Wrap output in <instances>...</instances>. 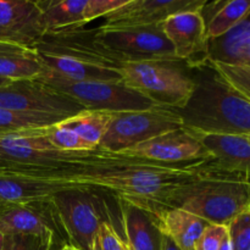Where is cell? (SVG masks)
Here are the masks:
<instances>
[{
  "instance_id": "obj_1",
  "label": "cell",
  "mask_w": 250,
  "mask_h": 250,
  "mask_svg": "<svg viewBox=\"0 0 250 250\" xmlns=\"http://www.w3.org/2000/svg\"><path fill=\"white\" fill-rule=\"evenodd\" d=\"M194 92L176 110L189 131L207 134L250 136V99L227 82L208 61L193 68Z\"/></svg>"
},
{
  "instance_id": "obj_2",
  "label": "cell",
  "mask_w": 250,
  "mask_h": 250,
  "mask_svg": "<svg viewBox=\"0 0 250 250\" xmlns=\"http://www.w3.org/2000/svg\"><path fill=\"white\" fill-rule=\"evenodd\" d=\"M164 205L190 212L208 224L229 226L250 209V181L215 170L209 163L205 175L172 190Z\"/></svg>"
},
{
  "instance_id": "obj_3",
  "label": "cell",
  "mask_w": 250,
  "mask_h": 250,
  "mask_svg": "<svg viewBox=\"0 0 250 250\" xmlns=\"http://www.w3.org/2000/svg\"><path fill=\"white\" fill-rule=\"evenodd\" d=\"M120 73L126 87L167 109H183L194 92L193 78L175 67L173 62L128 61L122 62Z\"/></svg>"
},
{
  "instance_id": "obj_4",
  "label": "cell",
  "mask_w": 250,
  "mask_h": 250,
  "mask_svg": "<svg viewBox=\"0 0 250 250\" xmlns=\"http://www.w3.org/2000/svg\"><path fill=\"white\" fill-rule=\"evenodd\" d=\"M43 128L21 129L0 133V166L56 168L62 166L88 165L103 160L106 151H59L43 133Z\"/></svg>"
},
{
  "instance_id": "obj_5",
  "label": "cell",
  "mask_w": 250,
  "mask_h": 250,
  "mask_svg": "<svg viewBox=\"0 0 250 250\" xmlns=\"http://www.w3.org/2000/svg\"><path fill=\"white\" fill-rule=\"evenodd\" d=\"M50 199L68 244L80 250H90L95 232L103 221L112 222L99 188L73 186L55 193Z\"/></svg>"
},
{
  "instance_id": "obj_6",
  "label": "cell",
  "mask_w": 250,
  "mask_h": 250,
  "mask_svg": "<svg viewBox=\"0 0 250 250\" xmlns=\"http://www.w3.org/2000/svg\"><path fill=\"white\" fill-rule=\"evenodd\" d=\"M38 81L87 110L116 114L143 111L158 106L150 99L121 82H78L60 77L46 68Z\"/></svg>"
},
{
  "instance_id": "obj_7",
  "label": "cell",
  "mask_w": 250,
  "mask_h": 250,
  "mask_svg": "<svg viewBox=\"0 0 250 250\" xmlns=\"http://www.w3.org/2000/svg\"><path fill=\"white\" fill-rule=\"evenodd\" d=\"M183 121L173 109L155 106L143 111L116 112L98 149L120 154L151 138L182 128Z\"/></svg>"
},
{
  "instance_id": "obj_8",
  "label": "cell",
  "mask_w": 250,
  "mask_h": 250,
  "mask_svg": "<svg viewBox=\"0 0 250 250\" xmlns=\"http://www.w3.org/2000/svg\"><path fill=\"white\" fill-rule=\"evenodd\" d=\"M94 37L102 49L120 62L178 61L160 24L144 28L114 29L99 27L95 29Z\"/></svg>"
},
{
  "instance_id": "obj_9",
  "label": "cell",
  "mask_w": 250,
  "mask_h": 250,
  "mask_svg": "<svg viewBox=\"0 0 250 250\" xmlns=\"http://www.w3.org/2000/svg\"><path fill=\"white\" fill-rule=\"evenodd\" d=\"M0 109L67 117L81 112V105L41 81H12L0 87Z\"/></svg>"
},
{
  "instance_id": "obj_10",
  "label": "cell",
  "mask_w": 250,
  "mask_h": 250,
  "mask_svg": "<svg viewBox=\"0 0 250 250\" xmlns=\"http://www.w3.org/2000/svg\"><path fill=\"white\" fill-rule=\"evenodd\" d=\"M51 198V197H50ZM50 198L26 203H0V233L32 234L66 241Z\"/></svg>"
},
{
  "instance_id": "obj_11",
  "label": "cell",
  "mask_w": 250,
  "mask_h": 250,
  "mask_svg": "<svg viewBox=\"0 0 250 250\" xmlns=\"http://www.w3.org/2000/svg\"><path fill=\"white\" fill-rule=\"evenodd\" d=\"M178 61H186L189 68H198L209 61V39L200 10L178 12L160 24Z\"/></svg>"
},
{
  "instance_id": "obj_12",
  "label": "cell",
  "mask_w": 250,
  "mask_h": 250,
  "mask_svg": "<svg viewBox=\"0 0 250 250\" xmlns=\"http://www.w3.org/2000/svg\"><path fill=\"white\" fill-rule=\"evenodd\" d=\"M120 155L161 164H186L211 159L194 133L185 127L132 146Z\"/></svg>"
},
{
  "instance_id": "obj_13",
  "label": "cell",
  "mask_w": 250,
  "mask_h": 250,
  "mask_svg": "<svg viewBox=\"0 0 250 250\" xmlns=\"http://www.w3.org/2000/svg\"><path fill=\"white\" fill-rule=\"evenodd\" d=\"M207 0H128L104 17L103 28H144L163 23L178 12L200 10Z\"/></svg>"
},
{
  "instance_id": "obj_14",
  "label": "cell",
  "mask_w": 250,
  "mask_h": 250,
  "mask_svg": "<svg viewBox=\"0 0 250 250\" xmlns=\"http://www.w3.org/2000/svg\"><path fill=\"white\" fill-rule=\"evenodd\" d=\"M128 0H42L37 1L45 33L84 27L124 6Z\"/></svg>"
},
{
  "instance_id": "obj_15",
  "label": "cell",
  "mask_w": 250,
  "mask_h": 250,
  "mask_svg": "<svg viewBox=\"0 0 250 250\" xmlns=\"http://www.w3.org/2000/svg\"><path fill=\"white\" fill-rule=\"evenodd\" d=\"M44 34L37 1L0 0V42L36 49Z\"/></svg>"
},
{
  "instance_id": "obj_16",
  "label": "cell",
  "mask_w": 250,
  "mask_h": 250,
  "mask_svg": "<svg viewBox=\"0 0 250 250\" xmlns=\"http://www.w3.org/2000/svg\"><path fill=\"white\" fill-rule=\"evenodd\" d=\"M190 132L209 151V163L215 170L250 181V144L246 136Z\"/></svg>"
},
{
  "instance_id": "obj_17",
  "label": "cell",
  "mask_w": 250,
  "mask_h": 250,
  "mask_svg": "<svg viewBox=\"0 0 250 250\" xmlns=\"http://www.w3.org/2000/svg\"><path fill=\"white\" fill-rule=\"evenodd\" d=\"M116 199L127 250H163L164 234L155 214L128 200Z\"/></svg>"
},
{
  "instance_id": "obj_18",
  "label": "cell",
  "mask_w": 250,
  "mask_h": 250,
  "mask_svg": "<svg viewBox=\"0 0 250 250\" xmlns=\"http://www.w3.org/2000/svg\"><path fill=\"white\" fill-rule=\"evenodd\" d=\"M155 216L164 236L168 237L180 250H195L198 239L209 225L190 212L173 208L160 210Z\"/></svg>"
},
{
  "instance_id": "obj_19",
  "label": "cell",
  "mask_w": 250,
  "mask_h": 250,
  "mask_svg": "<svg viewBox=\"0 0 250 250\" xmlns=\"http://www.w3.org/2000/svg\"><path fill=\"white\" fill-rule=\"evenodd\" d=\"M45 71L36 49L0 42V78L9 81L38 80Z\"/></svg>"
},
{
  "instance_id": "obj_20",
  "label": "cell",
  "mask_w": 250,
  "mask_h": 250,
  "mask_svg": "<svg viewBox=\"0 0 250 250\" xmlns=\"http://www.w3.org/2000/svg\"><path fill=\"white\" fill-rule=\"evenodd\" d=\"M250 10V0L207 1L200 9L209 41L220 38L233 28Z\"/></svg>"
},
{
  "instance_id": "obj_21",
  "label": "cell",
  "mask_w": 250,
  "mask_h": 250,
  "mask_svg": "<svg viewBox=\"0 0 250 250\" xmlns=\"http://www.w3.org/2000/svg\"><path fill=\"white\" fill-rule=\"evenodd\" d=\"M250 42V10L246 16L220 38L209 41V61L241 65Z\"/></svg>"
},
{
  "instance_id": "obj_22",
  "label": "cell",
  "mask_w": 250,
  "mask_h": 250,
  "mask_svg": "<svg viewBox=\"0 0 250 250\" xmlns=\"http://www.w3.org/2000/svg\"><path fill=\"white\" fill-rule=\"evenodd\" d=\"M114 116L115 112L84 109L73 116L62 120V122L65 126L76 132L90 149L97 150Z\"/></svg>"
},
{
  "instance_id": "obj_23",
  "label": "cell",
  "mask_w": 250,
  "mask_h": 250,
  "mask_svg": "<svg viewBox=\"0 0 250 250\" xmlns=\"http://www.w3.org/2000/svg\"><path fill=\"white\" fill-rule=\"evenodd\" d=\"M65 120V117L38 112H19L0 109V133L21 129L42 128Z\"/></svg>"
},
{
  "instance_id": "obj_24",
  "label": "cell",
  "mask_w": 250,
  "mask_h": 250,
  "mask_svg": "<svg viewBox=\"0 0 250 250\" xmlns=\"http://www.w3.org/2000/svg\"><path fill=\"white\" fill-rule=\"evenodd\" d=\"M43 133L48 143L59 151H93V149H90L76 132L65 126L62 121L44 127Z\"/></svg>"
},
{
  "instance_id": "obj_25",
  "label": "cell",
  "mask_w": 250,
  "mask_h": 250,
  "mask_svg": "<svg viewBox=\"0 0 250 250\" xmlns=\"http://www.w3.org/2000/svg\"><path fill=\"white\" fill-rule=\"evenodd\" d=\"M220 75L231 83L237 90L250 99V67L243 65H229L224 62L210 61Z\"/></svg>"
},
{
  "instance_id": "obj_26",
  "label": "cell",
  "mask_w": 250,
  "mask_h": 250,
  "mask_svg": "<svg viewBox=\"0 0 250 250\" xmlns=\"http://www.w3.org/2000/svg\"><path fill=\"white\" fill-rule=\"evenodd\" d=\"M90 250H127L125 241L111 221H103L93 238Z\"/></svg>"
},
{
  "instance_id": "obj_27",
  "label": "cell",
  "mask_w": 250,
  "mask_h": 250,
  "mask_svg": "<svg viewBox=\"0 0 250 250\" xmlns=\"http://www.w3.org/2000/svg\"><path fill=\"white\" fill-rule=\"evenodd\" d=\"M227 229L232 250H250V209L234 217Z\"/></svg>"
},
{
  "instance_id": "obj_28",
  "label": "cell",
  "mask_w": 250,
  "mask_h": 250,
  "mask_svg": "<svg viewBox=\"0 0 250 250\" xmlns=\"http://www.w3.org/2000/svg\"><path fill=\"white\" fill-rule=\"evenodd\" d=\"M55 243L53 237L11 234L6 236L5 250H51Z\"/></svg>"
},
{
  "instance_id": "obj_29",
  "label": "cell",
  "mask_w": 250,
  "mask_h": 250,
  "mask_svg": "<svg viewBox=\"0 0 250 250\" xmlns=\"http://www.w3.org/2000/svg\"><path fill=\"white\" fill-rule=\"evenodd\" d=\"M229 233L224 225L209 224L195 244V250H219L222 241Z\"/></svg>"
},
{
  "instance_id": "obj_30",
  "label": "cell",
  "mask_w": 250,
  "mask_h": 250,
  "mask_svg": "<svg viewBox=\"0 0 250 250\" xmlns=\"http://www.w3.org/2000/svg\"><path fill=\"white\" fill-rule=\"evenodd\" d=\"M163 250H180L178 247L171 241L168 237L164 236V241H163Z\"/></svg>"
},
{
  "instance_id": "obj_31",
  "label": "cell",
  "mask_w": 250,
  "mask_h": 250,
  "mask_svg": "<svg viewBox=\"0 0 250 250\" xmlns=\"http://www.w3.org/2000/svg\"><path fill=\"white\" fill-rule=\"evenodd\" d=\"M241 65L248 66V67H250V42H249L248 46L246 48V51H244V54H243V58H242Z\"/></svg>"
},
{
  "instance_id": "obj_32",
  "label": "cell",
  "mask_w": 250,
  "mask_h": 250,
  "mask_svg": "<svg viewBox=\"0 0 250 250\" xmlns=\"http://www.w3.org/2000/svg\"><path fill=\"white\" fill-rule=\"evenodd\" d=\"M219 250H232V244H231V239H229V233H227V236L225 237L224 241H222L221 246H220Z\"/></svg>"
},
{
  "instance_id": "obj_33",
  "label": "cell",
  "mask_w": 250,
  "mask_h": 250,
  "mask_svg": "<svg viewBox=\"0 0 250 250\" xmlns=\"http://www.w3.org/2000/svg\"><path fill=\"white\" fill-rule=\"evenodd\" d=\"M5 246H6V236L0 233V250H5Z\"/></svg>"
},
{
  "instance_id": "obj_34",
  "label": "cell",
  "mask_w": 250,
  "mask_h": 250,
  "mask_svg": "<svg viewBox=\"0 0 250 250\" xmlns=\"http://www.w3.org/2000/svg\"><path fill=\"white\" fill-rule=\"evenodd\" d=\"M10 82H12V81H9V80H4V78H0V87H1V85H5V84H7V83H10Z\"/></svg>"
},
{
  "instance_id": "obj_35",
  "label": "cell",
  "mask_w": 250,
  "mask_h": 250,
  "mask_svg": "<svg viewBox=\"0 0 250 250\" xmlns=\"http://www.w3.org/2000/svg\"><path fill=\"white\" fill-rule=\"evenodd\" d=\"M58 250H68V244H66V246L61 247V248L58 249Z\"/></svg>"
},
{
  "instance_id": "obj_36",
  "label": "cell",
  "mask_w": 250,
  "mask_h": 250,
  "mask_svg": "<svg viewBox=\"0 0 250 250\" xmlns=\"http://www.w3.org/2000/svg\"><path fill=\"white\" fill-rule=\"evenodd\" d=\"M68 250H80V249L75 248V247H72V246H70V244H68Z\"/></svg>"
},
{
  "instance_id": "obj_37",
  "label": "cell",
  "mask_w": 250,
  "mask_h": 250,
  "mask_svg": "<svg viewBox=\"0 0 250 250\" xmlns=\"http://www.w3.org/2000/svg\"><path fill=\"white\" fill-rule=\"evenodd\" d=\"M246 139L248 141V143L250 144V136H246Z\"/></svg>"
}]
</instances>
